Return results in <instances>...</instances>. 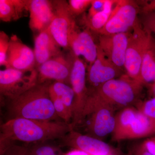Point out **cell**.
Wrapping results in <instances>:
<instances>
[{"mask_svg": "<svg viewBox=\"0 0 155 155\" xmlns=\"http://www.w3.org/2000/svg\"><path fill=\"white\" fill-rule=\"evenodd\" d=\"M52 1L54 17L48 27L51 34L61 48L69 50V39L72 32L78 28L74 17L66 1Z\"/></svg>", "mask_w": 155, "mask_h": 155, "instance_id": "7", "label": "cell"}, {"mask_svg": "<svg viewBox=\"0 0 155 155\" xmlns=\"http://www.w3.org/2000/svg\"><path fill=\"white\" fill-rule=\"evenodd\" d=\"M49 91L50 97L52 101L56 114L59 118L64 120V122L69 123L70 119H72V116L67 110L63 102L58 97L56 96L52 92Z\"/></svg>", "mask_w": 155, "mask_h": 155, "instance_id": "23", "label": "cell"}, {"mask_svg": "<svg viewBox=\"0 0 155 155\" xmlns=\"http://www.w3.org/2000/svg\"><path fill=\"white\" fill-rule=\"evenodd\" d=\"M67 155H90L87 153L82 151L77 150L76 151H73L68 154Z\"/></svg>", "mask_w": 155, "mask_h": 155, "instance_id": "34", "label": "cell"}, {"mask_svg": "<svg viewBox=\"0 0 155 155\" xmlns=\"http://www.w3.org/2000/svg\"><path fill=\"white\" fill-rule=\"evenodd\" d=\"M130 32L100 35L99 46L107 58L119 69L124 68Z\"/></svg>", "mask_w": 155, "mask_h": 155, "instance_id": "12", "label": "cell"}, {"mask_svg": "<svg viewBox=\"0 0 155 155\" xmlns=\"http://www.w3.org/2000/svg\"><path fill=\"white\" fill-rule=\"evenodd\" d=\"M10 38L8 35L4 32H0V65H7V54L10 45Z\"/></svg>", "mask_w": 155, "mask_h": 155, "instance_id": "26", "label": "cell"}, {"mask_svg": "<svg viewBox=\"0 0 155 155\" xmlns=\"http://www.w3.org/2000/svg\"><path fill=\"white\" fill-rule=\"evenodd\" d=\"M148 33V32H147ZM141 68V79L143 84H155V38L149 33Z\"/></svg>", "mask_w": 155, "mask_h": 155, "instance_id": "19", "label": "cell"}, {"mask_svg": "<svg viewBox=\"0 0 155 155\" xmlns=\"http://www.w3.org/2000/svg\"><path fill=\"white\" fill-rule=\"evenodd\" d=\"M38 72L35 69L22 70L6 68L0 71V94L13 99L36 85Z\"/></svg>", "mask_w": 155, "mask_h": 155, "instance_id": "5", "label": "cell"}, {"mask_svg": "<svg viewBox=\"0 0 155 155\" xmlns=\"http://www.w3.org/2000/svg\"><path fill=\"white\" fill-rule=\"evenodd\" d=\"M92 2V0H69V10L74 17L78 16L86 11L91 5Z\"/></svg>", "mask_w": 155, "mask_h": 155, "instance_id": "25", "label": "cell"}, {"mask_svg": "<svg viewBox=\"0 0 155 155\" xmlns=\"http://www.w3.org/2000/svg\"><path fill=\"white\" fill-rule=\"evenodd\" d=\"M72 67V56L66 58L62 54L51 58L38 67V83H44L48 80L70 84Z\"/></svg>", "mask_w": 155, "mask_h": 155, "instance_id": "10", "label": "cell"}, {"mask_svg": "<svg viewBox=\"0 0 155 155\" xmlns=\"http://www.w3.org/2000/svg\"><path fill=\"white\" fill-rule=\"evenodd\" d=\"M143 145L152 155H155V138L148 139L144 142Z\"/></svg>", "mask_w": 155, "mask_h": 155, "instance_id": "31", "label": "cell"}, {"mask_svg": "<svg viewBox=\"0 0 155 155\" xmlns=\"http://www.w3.org/2000/svg\"><path fill=\"white\" fill-rule=\"evenodd\" d=\"M154 134L155 125L140 110L127 107L116 115V125L112 134L113 140L142 138Z\"/></svg>", "mask_w": 155, "mask_h": 155, "instance_id": "4", "label": "cell"}, {"mask_svg": "<svg viewBox=\"0 0 155 155\" xmlns=\"http://www.w3.org/2000/svg\"><path fill=\"white\" fill-rule=\"evenodd\" d=\"M72 56L70 84L75 94L73 116L71 123L73 129L82 120V114L88 95L87 87L86 64L80 58Z\"/></svg>", "mask_w": 155, "mask_h": 155, "instance_id": "9", "label": "cell"}, {"mask_svg": "<svg viewBox=\"0 0 155 155\" xmlns=\"http://www.w3.org/2000/svg\"><path fill=\"white\" fill-rule=\"evenodd\" d=\"M132 29L128 38L124 68L127 75L142 83V61L149 34L143 28L139 19Z\"/></svg>", "mask_w": 155, "mask_h": 155, "instance_id": "6", "label": "cell"}, {"mask_svg": "<svg viewBox=\"0 0 155 155\" xmlns=\"http://www.w3.org/2000/svg\"><path fill=\"white\" fill-rule=\"evenodd\" d=\"M49 89L61 99L73 116L75 94L72 87L66 83L55 81L49 85Z\"/></svg>", "mask_w": 155, "mask_h": 155, "instance_id": "21", "label": "cell"}, {"mask_svg": "<svg viewBox=\"0 0 155 155\" xmlns=\"http://www.w3.org/2000/svg\"><path fill=\"white\" fill-rule=\"evenodd\" d=\"M131 154L132 155H153L146 149L143 144L141 146L137 148L134 151H133L131 153Z\"/></svg>", "mask_w": 155, "mask_h": 155, "instance_id": "33", "label": "cell"}, {"mask_svg": "<svg viewBox=\"0 0 155 155\" xmlns=\"http://www.w3.org/2000/svg\"><path fill=\"white\" fill-rule=\"evenodd\" d=\"M152 88L153 93L155 97H155V84L152 87Z\"/></svg>", "mask_w": 155, "mask_h": 155, "instance_id": "35", "label": "cell"}, {"mask_svg": "<svg viewBox=\"0 0 155 155\" xmlns=\"http://www.w3.org/2000/svg\"><path fill=\"white\" fill-rule=\"evenodd\" d=\"M61 48L48 28L40 32L35 40L33 50L36 65L39 67L51 58L61 54Z\"/></svg>", "mask_w": 155, "mask_h": 155, "instance_id": "18", "label": "cell"}, {"mask_svg": "<svg viewBox=\"0 0 155 155\" xmlns=\"http://www.w3.org/2000/svg\"><path fill=\"white\" fill-rule=\"evenodd\" d=\"M118 1L105 0L102 11L91 18L87 19L86 23L88 28L98 34L107 22L113 11V5L116 4Z\"/></svg>", "mask_w": 155, "mask_h": 155, "instance_id": "22", "label": "cell"}, {"mask_svg": "<svg viewBox=\"0 0 155 155\" xmlns=\"http://www.w3.org/2000/svg\"><path fill=\"white\" fill-rule=\"evenodd\" d=\"M64 146L82 151L90 155H113L109 145L93 137L83 135L73 130L60 139Z\"/></svg>", "mask_w": 155, "mask_h": 155, "instance_id": "13", "label": "cell"}, {"mask_svg": "<svg viewBox=\"0 0 155 155\" xmlns=\"http://www.w3.org/2000/svg\"><path fill=\"white\" fill-rule=\"evenodd\" d=\"M140 21L143 29L155 38V11L142 13Z\"/></svg>", "mask_w": 155, "mask_h": 155, "instance_id": "24", "label": "cell"}, {"mask_svg": "<svg viewBox=\"0 0 155 155\" xmlns=\"http://www.w3.org/2000/svg\"><path fill=\"white\" fill-rule=\"evenodd\" d=\"M46 84H38L27 91L9 100L8 113L11 119L24 118L41 121H58Z\"/></svg>", "mask_w": 155, "mask_h": 155, "instance_id": "3", "label": "cell"}, {"mask_svg": "<svg viewBox=\"0 0 155 155\" xmlns=\"http://www.w3.org/2000/svg\"><path fill=\"white\" fill-rule=\"evenodd\" d=\"M35 64L33 50L23 43L17 35H12L7 54L6 68L30 70L35 69Z\"/></svg>", "mask_w": 155, "mask_h": 155, "instance_id": "14", "label": "cell"}, {"mask_svg": "<svg viewBox=\"0 0 155 155\" xmlns=\"http://www.w3.org/2000/svg\"><path fill=\"white\" fill-rule=\"evenodd\" d=\"M105 0H92L90 8L88 11L87 19L91 18L99 13L104 9Z\"/></svg>", "mask_w": 155, "mask_h": 155, "instance_id": "29", "label": "cell"}, {"mask_svg": "<svg viewBox=\"0 0 155 155\" xmlns=\"http://www.w3.org/2000/svg\"><path fill=\"white\" fill-rule=\"evenodd\" d=\"M71 123L60 121H45L24 118L9 119L1 126V155L14 142L39 143L61 139L73 130Z\"/></svg>", "mask_w": 155, "mask_h": 155, "instance_id": "1", "label": "cell"}, {"mask_svg": "<svg viewBox=\"0 0 155 155\" xmlns=\"http://www.w3.org/2000/svg\"><path fill=\"white\" fill-rule=\"evenodd\" d=\"M29 0H0V19L5 22L16 21L29 12Z\"/></svg>", "mask_w": 155, "mask_h": 155, "instance_id": "20", "label": "cell"}, {"mask_svg": "<svg viewBox=\"0 0 155 155\" xmlns=\"http://www.w3.org/2000/svg\"><path fill=\"white\" fill-rule=\"evenodd\" d=\"M29 27L32 31L41 32L49 27L54 17L52 1L29 0Z\"/></svg>", "mask_w": 155, "mask_h": 155, "instance_id": "17", "label": "cell"}, {"mask_svg": "<svg viewBox=\"0 0 155 155\" xmlns=\"http://www.w3.org/2000/svg\"><path fill=\"white\" fill-rule=\"evenodd\" d=\"M28 155H60L55 148L47 145H36L28 149Z\"/></svg>", "mask_w": 155, "mask_h": 155, "instance_id": "27", "label": "cell"}, {"mask_svg": "<svg viewBox=\"0 0 155 155\" xmlns=\"http://www.w3.org/2000/svg\"><path fill=\"white\" fill-rule=\"evenodd\" d=\"M139 8L134 1H118L104 27L99 34H115L128 32L138 20Z\"/></svg>", "mask_w": 155, "mask_h": 155, "instance_id": "8", "label": "cell"}, {"mask_svg": "<svg viewBox=\"0 0 155 155\" xmlns=\"http://www.w3.org/2000/svg\"><path fill=\"white\" fill-rule=\"evenodd\" d=\"M139 110L149 118L155 126V97L142 104Z\"/></svg>", "mask_w": 155, "mask_h": 155, "instance_id": "28", "label": "cell"}, {"mask_svg": "<svg viewBox=\"0 0 155 155\" xmlns=\"http://www.w3.org/2000/svg\"><path fill=\"white\" fill-rule=\"evenodd\" d=\"M2 155H28V148L13 144Z\"/></svg>", "mask_w": 155, "mask_h": 155, "instance_id": "30", "label": "cell"}, {"mask_svg": "<svg viewBox=\"0 0 155 155\" xmlns=\"http://www.w3.org/2000/svg\"><path fill=\"white\" fill-rule=\"evenodd\" d=\"M143 7L141 9L142 13H147L155 11V0L144 2Z\"/></svg>", "mask_w": 155, "mask_h": 155, "instance_id": "32", "label": "cell"}, {"mask_svg": "<svg viewBox=\"0 0 155 155\" xmlns=\"http://www.w3.org/2000/svg\"><path fill=\"white\" fill-rule=\"evenodd\" d=\"M143 85L125 74L88 90L82 119L101 106H111L116 110L130 107L138 102Z\"/></svg>", "mask_w": 155, "mask_h": 155, "instance_id": "2", "label": "cell"}, {"mask_svg": "<svg viewBox=\"0 0 155 155\" xmlns=\"http://www.w3.org/2000/svg\"><path fill=\"white\" fill-rule=\"evenodd\" d=\"M116 110L111 106L102 105L92 112L88 129L94 137L99 139L113 134L116 125Z\"/></svg>", "mask_w": 155, "mask_h": 155, "instance_id": "16", "label": "cell"}, {"mask_svg": "<svg viewBox=\"0 0 155 155\" xmlns=\"http://www.w3.org/2000/svg\"><path fill=\"white\" fill-rule=\"evenodd\" d=\"M97 46L96 60L88 67L87 74V81L94 88L123 75L122 69L115 66L107 58L98 44Z\"/></svg>", "mask_w": 155, "mask_h": 155, "instance_id": "11", "label": "cell"}, {"mask_svg": "<svg viewBox=\"0 0 155 155\" xmlns=\"http://www.w3.org/2000/svg\"><path fill=\"white\" fill-rule=\"evenodd\" d=\"M69 47L74 56L83 57L89 67L96 60L97 46L88 29L80 31L77 28L74 30L69 38Z\"/></svg>", "mask_w": 155, "mask_h": 155, "instance_id": "15", "label": "cell"}]
</instances>
